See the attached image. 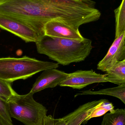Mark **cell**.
Wrapping results in <instances>:
<instances>
[{
    "instance_id": "6da1fadb",
    "label": "cell",
    "mask_w": 125,
    "mask_h": 125,
    "mask_svg": "<svg viewBox=\"0 0 125 125\" xmlns=\"http://www.w3.org/2000/svg\"><path fill=\"white\" fill-rule=\"evenodd\" d=\"M93 0H0V15L25 22L40 35L48 22L60 21L79 29L101 17Z\"/></svg>"
},
{
    "instance_id": "7a4b0ae2",
    "label": "cell",
    "mask_w": 125,
    "mask_h": 125,
    "mask_svg": "<svg viewBox=\"0 0 125 125\" xmlns=\"http://www.w3.org/2000/svg\"><path fill=\"white\" fill-rule=\"evenodd\" d=\"M40 54L48 56L59 64L67 65L84 61L93 48L92 42L84 38L76 40L44 36L36 42Z\"/></svg>"
},
{
    "instance_id": "3957f363",
    "label": "cell",
    "mask_w": 125,
    "mask_h": 125,
    "mask_svg": "<svg viewBox=\"0 0 125 125\" xmlns=\"http://www.w3.org/2000/svg\"><path fill=\"white\" fill-rule=\"evenodd\" d=\"M59 64L24 56L22 58H0V79L12 83L27 79L39 72L57 68Z\"/></svg>"
},
{
    "instance_id": "277c9868",
    "label": "cell",
    "mask_w": 125,
    "mask_h": 125,
    "mask_svg": "<svg viewBox=\"0 0 125 125\" xmlns=\"http://www.w3.org/2000/svg\"><path fill=\"white\" fill-rule=\"evenodd\" d=\"M33 94L30 92L25 95L17 94L7 101L11 118L25 125H43L48 110L35 100Z\"/></svg>"
},
{
    "instance_id": "5b68a950",
    "label": "cell",
    "mask_w": 125,
    "mask_h": 125,
    "mask_svg": "<svg viewBox=\"0 0 125 125\" xmlns=\"http://www.w3.org/2000/svg\"><path fill=\"white\" fill-rule=\"evenodd\" d=\"M0 28L14 34L26 42L36 43L41 37L25 22L6 15H0Z\"/></svg>"
},
{
    "instance_id": "8992f818",
    "label": "cell",
    "mask_w": 125,
    "mask_h": 125,
    "mask_svg": "<svg viewBox=\"0 0 125 125\" xmlns=\"http://www.w3.org/2000/svg\"><path fill=\"white\" fill-rule=\"evenodd\" d=\"M106 76V73L100 74L93 70H77L69 73L67 78L59 86L81 89L92 84L108 82Z\"/></svg>"
},
{
    "instance_id": "52a82bcc",
    "label": "cell",
    "mask_w": 125,
    "mask_h": 125,
    "mask_svg": "<svg viewBox=\"0 0 125 125\" xmlns=\"http://www.w3.org/2000/svg\"><path fill=\"white\" fill-rule=\"evenodd\" d=\"M125 32L115 38L106 55L98 64V70L106 72L125 59Z\"/></svg>"
},
{
    "instance_id": "ba28073f",
    "label": "cell",
    "mask_w": 125,
    "mask_h": 125,
    "mask_svg": "<svg viewBox=\"0 0 125 125\" xmlns=\"http://www.w3.org/2000/svg\"><path fill=\"white\" fill-rule=\"evenodd\" d=\"M69 73L56 68L44 71L37 78L29 92L34 94L47 88L56 87L65 80Z\"/></svg>"
},
{
    "instance_id": "9c48e42d",
    "label": "cell",
    "mask_w": 125,
    "mask_h": 125,
    "mask_svg": "<svg viewBox=\"0 0 125 125\" xmlns=\"http://www.w3.org/2000/svg\"><path fill=\"white\" fill-rule=\"evenodd\" d=\"M44 35L51 37L80 41L84 39L79 29L57 20L51 21L47 23L44 26Z\"/></svg>"
},
{
    "instance_id": "30bf717a",
    "label": "cell",
    "mask_w": 125,
    "mask_h": 125,
    "mask_svg": "<svg viewBox=\"0 0 125 125\" xmlns=\"http://www.w3.org/2000/svg\"><path fill=\"white\" fill-rule=\"evenodd\" d=\"M102 99L88 102L80 106L75 111L62 117L66 125H81L84 123Z\"/></svg>"
},
{
    "instance_id": "8fae6325",
    "label": "cell",
    "mask_w": 125,
    "mask_h": 125,
    "mask_svg": "<svg viewBox=\"0 0 125 125\" xmlns=\"http://www.w3.org/2000/svg\"><path fill=\"white\" fill-rule=\"evenodd\" d=\"M86 95H106L117 98L125 105V84H120L115 87L101 89L97 91L91 90L80 92L75 95L74 97Z\"/></svg>"
},
{
    "instance_id": "7c38bea8",
    "label": "cell",
    "mask_w": 125,
    "mask_h": 125,
    "mask_svg": "<svg viewBox=\"0 0 125 125\" xmlns=\"http://www.w3.org/2000/svg\"><path fill=\"white\" fill-rule=\"evenodd\" d=\"M108 82L120 85L125 84V64L122 62L106 72Z\"/></svg>"
},
{
    "instance_id": "4fadbf2b",
    "label": "cell",
    "mask_w": 125,
    "mask_h": 125,
    "mask_svg": "<svg viewBox=\"0 0 125 125\" xmlns=\"http://www.w3.org/2000/svg\"><path fill=\"white\" fill-rule=\"evenodd\" d=\"M101 125H125V109H117L104 115Z\"/></svg>"
},
{
    "instance_id": "5bb4252c",
    "label": "cell",
    "mask_w": 125,
    "mask_h": 125,
    "mask_svg": "<svg viewBox=\"0 0 125 125\" xmlns=\"http://www.w3.org/2000/svg\"><path fill=\"white\" fill-rule=\"evenodd\" d=\"M116 20L115 38L125 32V0H122L119 6L115 10Z\"/></svg>"
},
{
    "instance_id": "9a60e30c",
    "label": "cell",
    "mask_w": 125,
    "mask_h": 125,
    "mask_svg": "<svg viewBox=\"0 0 125 125\" xmlns=\"http://www.w3.org/2000/svg\"><path fill=\"white\" fill-rule=\"evenodd\" d=\"M114 109V106L111 102L106 99H102V101L95 109L84 123H86L92 118L101 116L108 112H112Z\"/></svg>"
},
{
    "instance_id": "2e32d148",
    "label": "cell",
    "mask_w": 125,
    "mask_h": 125,
    "mask_svg": "<svg viewBox=\"0 0 125 125\" xmlns=\"http://www.w3.org/2000/svg\"><path fill=\"white\" fill-rule=\"evenodd\" d=\"M17 93L12 89L11 83L0 79V98L7 101Z\"/></svg>"
},
{
    "instance_id": "e0dca14e",
    "label": "cell",
    "mask_w": 125,
    "mask_h": 125,
    "mask_svg": "<svg viewBox=\"0 0 125 125\" xmlns=\"http://www.w3.org/2000/svg\"><path fill=\"white\" fill-rule=\"evenodd\" d=\"M0 116L5 121L7 125H14L9 114L7 103L0 98Z\"/></svg>"
},
{
    "instance_id": "ac0fdd59",
    "label": "cell",
    "mask_w": 125,
    "mask_h": 125,
    "mask_svg": "<svg viewBox=\"0 0 125 125\" xmlns=\"http://www.w3.org/2000/svg\"><path fill=\"white\" fill-rule=\"evenodd\" d=\"M43 125H66V123L62 118L55 119L49 115L45 116Z\"/></svg>"
},
{
    "instance_id": "d6986e66",
    "label": "cell",
    "mask_w": 125,
    "mask_h": 125,
    "mask_svg": "<svg viewBox=\"0 0 125 125\" xmlns=\"http://www.w3.org/2000/svg\"><path fill=\"white\" fill-rule=\"evenodd\" d=\"M0 125H7L5 121L0 116Z\"/></svg>"
},
{
    "instance_id": "ffe728a7",
    "label": "cell",
    "mask_w": 125,
    "mask_h": 125,
    "mask_svg": "<svg viewBox=\"0 0 125 125\" xmlns=\"http://www.w3.org/2000/svg\"><path fill=\"white\" fill-rule=\"evenodd\" d=\"M122 62H123V63L125 64V59L123 61H122Z\"/></svg>"
},
{
    "instance_id": "44dd1931",
    "label": "cell",
    "mask_w": 125,
    "mask_h": 125,
    "mask_svg": "<svg viewBox=\"0 0 125 125\" xmlns=\"http://www.w3.org/2000/svg\"></svg>"
}]
</instances>
